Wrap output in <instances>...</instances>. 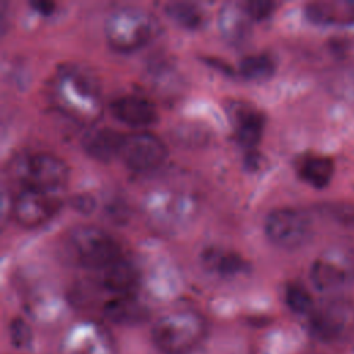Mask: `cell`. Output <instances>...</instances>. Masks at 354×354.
Returning a JSON list of instances; mask_svg holds the SVG:
<instances>
[{
	"instance_id": "1",
	"label": "cell",
	"mask_w": 354,
	"mask_h": 354,
	"mask_svg": "<svg viewBox=\"0 0 354 354\" xmlns=\"http://www.w3.org/2000/svg\"><path fill=\"white\" fill-rule=\"evenodd\" d=\"M108 44L118 51L137 50L160 32L159 19L148 10L124 6L111 11L104 24Z\"/></svg>"
},
{
	"instance_id": "2",
	"label": "cell",
	"mask_w": 354,
	"mask_h": 354,
	"mask_svg": "<svg viewBox=\"0 0 354 354\" xmlns=\"http://www.w3.org/2000/svg\"><path fill=\"white\" fill-rule=\"evenodd\" d=\"M206 333L205 319L194 311H177L159 318L152 328V340L165 354L195 350Z\"/></svg>"
},
{
	"instance_id": "3",
	"label": "cell",
	"mask_w": 354,
	"mask_h": 354,
	"mask_svg": "<svg viewBox=\"0 0 354 354\" xmlns=\"http://www.w3.org/2000/svg\"><path fill=\"white\" fill-rule=\"evenodd\" d=\"M58 102L72 115L94 119L100 112V88L97 80L80 69H66L57 77L54 87Z\"/></svg>"
},
{
	"instance_id": "4",
	"label": "cell",
	"mask_w": 354,
	"mask_h": 354,
	"mask_svg": "<svg viewBox=\"0 0 354 354\" xmlns=\"http://www.w3.org/2000/svg\"><path fill=\"white\" fill-rule=\"evenodd\" d=\"M68 245L76 261L100 271L120 259V246L105 230L94 225H77L68 236Z\"/></svg>"
},
{
	"instance_id": "5",
	"label": "cell",
	"mask_w": 354,
	"mask_h": 354,
	"mask_svg": "<svg viewBox=\"0 0 354 354\" xmlns=\"http://www.w3.org/2000/svg\"><path fill=\"white\" fill-rule=\"evenodd\" d=\"M264 231L270 242L282 249H297L306 245L313 235V223L308 214L293 207L271 210L264 220Z\"/></svg>"
},
{
	"instance_id": "6",
	"label": "cell",
	"mask_w": 354,
	"mask_h": 354,
	"mask_svg": "<svg viewBox=\"0 0 354 354\" xmlns=\"http://www.w3.org/2000/svg\"><path fill=\"white\" fill-rule=\"evenodd\" d=\"M22 187L55 192L68 180V166L57 155L37 152L24 156L15 167Z\"/></svg>"
},
{
	"instance_id": "7",
	"label": "cell",
	"mask_w": 354,
	"mask_h": 354,
	"mask_svg": "<svg viewBox=\"0 0 354 354\" xmlns=\"http://www.w3.org/2000/svg\"><path fill=\"white\" fill-rule=\"evenodd\" d=\"M313 285L321 292H336L354 281V250L330 248L318 256L310 270Z\"/></svg>"
},
{
	"instance_id": "8",
	"label": "cell",
	"mask_w": 354,
	"mask_h": 354,
	"mask_svg": "<svg viewBox=\"0 0 354 354\" xmlns=\"http://www.w3.org/2000/svg\"><path fill=\"white\" fill-rule=\"evenodd\" d=\"M354 328V306L340 297L329 299L310 314V330L322 342H337Z\"/></svg>"
},
{
	"instance_id": "9",
	"label": "cell",
	"mask_w": 354,
	"mask_h": 354,
	"mask_svg": "<svg viewBox=\"0 0 354 354\" xmlns=\"http://www.w3.org/2000/svg\"><path fill=\"white\" fill-rule=\"evenodd\" d=\"M119 156L133 170L145 171L155 169L166 156L165 142L149 131L123 134Z\"/></svg>"
},
{
	"instance_id": "10",
	"label": "cell",
	"mask_w": 354,
	"mask_h": 354,
	"mask_svg": "<svg viewBox=\"0 0 354 354\" xmlns=\"http://www.w3.org/2000/svg\"><path fill=\"white\" fill-rule=\"evenodd\" d=\"M54 192L22 187L11 201V214L18 224L32 228L46 223L58 209Z\"/></svg>"
},
{
	"instance_id": "11",
	"label": "cell",
	"mask_w": 354,
	"mask_h": 354,
	"mask_svg": "<svg viewBox=\"0 0 354 354\" xmlns=\"http://www.w3.org/2000/svg\"><path fill=\"white\" fill-rule=\"evenodd\" d=\"M61 354H115L111 335L97 324L75 325L64 337Z\"/></svg>"
},
{
	"instance_id": "12",
	"label": "cell",
	"mask_w": 354,
	"mask_h": 354,
	"mask_svg": "<svg viewBox=\"0 0 354 354\" xmlns=\"http://www.w3.org/2000/svg\"><path fill=\"white\" fill-rule=\"evenodd\" d=\"M109 109L118 120L134 127L152 124L158 119L155 104L149 98L138 94H123L113 98Z\"/></svg>"
},
{
	"instance_id": "13",
	"label": "cell",
	"mask_w": 354,
	"mask_h": 354,
	"mask_svg": "<svg viewBox=\"0 0 354 354\" xmlns=\"http://www.w3.org/2000/svg\"><path fill=\"white\" fill-rule=\"evenodd\" d=\"M217 25L224 40L232 46L243 44L252 35V18L243 3H224L218 10Z\"/></svg>"
},
{
	"instance_id": "14",
	"label": "cell",
	"mask_w": 354,
	"mask_h": 354,
	"mask_svg": "<svg viewBox=\"0 0 354 354\" xmlns=\"http://www.w3.org/2000/svg\"><path fill=\"white\" fill-rule=\"evenodd\" d=\"M97 272L100 274V285L115 296H130L138 283L136 267L123 257Z\"/></svg>"
},
{
	"instance_id": "15",
	"label": "cell",
	"mask_w": 354,
	"mask_h": 354,
	"mask_svg": "<svg viewBox=\"0 0 354 354\" xmlns=\"http://www.w3.org/2000/svg\"><path fill=\"white\" fill-rule=\"evenodd\" d=\"M123 134L109 129L97 127L88 130L82 138V147L86 153L98 160H109L119 155Z\"/></svg>"
},
{
	"instance_id": "16",
	"label": "cell",
	"mask_w": 354,
	"mask_h": 354,
	"mask_svg": "<svg viewBox=\"0 0 354 354\" xmlns=\"http://www.w3.org/2000/svg\"><path fill=\"white\" fill-rule=\"evenodd\" d=\"M202 264L220 277H236L249 270V263L236 252L224 248H207L202 252Z\"/></svg>"
},
{
	"instance_id": "17",
	"label": "cell",
	"mask_w": 354,
	"mask_h": 354,
	"mask_svg": "<svg viewBox=\"0 0 354 354\" xmlns=\"http://www.w3.org/2000/svg\"><path fill=\"white\" fill-rule=\"evenodd\" d=\"M235 137L245 148H253L261 138L264 116L256 109H241L235 116Z\"/></svg>"
},
{
	"instance_id": "18",
	"label": "cell",
	"mask_w": 354,
	"mask_h": 354,
	"mask_svg": "<svg viewBox=\"0 0 354 354\" xmlns=\"http://www.w3.org/2000/svg\"><path fill=\"white\" fill-rule=\"evenodd\" d=\"M335 165L328 156L313 155L307 156L299 165V176L314 188L326 187L333 176Z\"/></svg>"
},
{
	"instance_id": "19",
	"label": "cell",
	"mask_w": 354,
	"mask_h": 354,
	"mask_svg": "<svg viewBox=\"0 0 354 354\" xmlns=\"http://www.w3.org/2000/svg\"><path fill=\"white\" fill-rule=\"evenodd\" d=\"M104 314L116 324H137L145 318L147 310L131 295L115 296L104 306Z\"/></svg>"
},
{
	"instance_id": "20",
	"label": "cell",
	"mask_w": 354,
	"mask_h": 354,
	"mask_svg": "<svg viewBox=\"0 0 354 354\" xmlns=\"http://www.w3.org/2000/svg\"><path fill=\"white\" fill-rule=\"evenodd\" d=\"M275 61L267 53H254L248 54L241 58L238 64V69L245 79L261 82L270 79L275 72Z\"/></svg>"
},
{
	"instance_id": "21",
	"label": "cell",
	"mask_w": 354,
	"mask_h": 354,
	"mask_svg": "<svg viewBox=\"0 0 354 354\" xmlns=\"http://www.w3.org/2000/svg\"><path fill=\"white\" fill-rule=\"evenodd\" d=\"M166 14L187 29H196L203 24V12L195 3L170 1L165 6Z\"/></svg>"
},
{
	"instance_id": "22",
	"label": "cell",
	"mask_w": 354,
	"mask_h": 354,
	"mask_svg": "<svg viewBox=\"0 0 354 354\" xmlns=\"http://www.w3.org/2000/svg\"><path fill=\"white\" fill-rule=\"evenodd\" d=\"M285 303L296 314H311L314 303L310 293L297 283H289L285 288Z\"/></svg>"
},
{
	"instance_id": "23",
	"label": "cell",
	"mask_w": 354,
	"mask_h": 354,
	"mask_svg": "<svg viewBox=\"0 0 354 354\" xmlns=\"http://www.w3.org/2000/svg\"><path fill=\"white\" fill-rule=\"evenodd\" d=\"M10 342L17 348H25L32 342V330L22 318H14L8 326Z\"/></svg>"
},
{
	"instance_id": "24",
	"label": "cell",
	"mask_w": 354,
	"mask_h": 354,
	"mask_svg": "<svg viewBox=\"0 0 354 354\" xmlns=\"http://www.w3.org/2000/svg\"><path fill=\"white\" fill-rule=\"evenodd\" d=\"M243 6L246 12L252 18V21H263L268 18L277 7L274 1H268V0H250L243 3Z\"/></svg>"
},
{
	"instance_id": "25",
	"label": "cell",
	"mask_w": 354,
	"mask_h": 354,
	"mask_svg": "<svg viewBox=\"0 0 354 354\" xmlns=\"http://www.w3.org/2000/svg\"><path fill=\"white\" fill-rule=\"evenodd\" d=\"M328 212L337 220L339 223H343L346 225L354 224V207L350 205H333L328 207Z\"/></svg>"
},
{
	"instance_id": "26",
	"label": "cell",
	"mask_w": 354,
	"mask_h": 354,
	"mask_svg": "<svg viewBox=\"0 0 354 354\" xmlns=\"http://www.w3.org/2000/svg\"><path fill=\"white\" fill-rule=\"evenodd\" d=\"M30 6L39 14H43V15L51 14L54 11V8H55V4L53 1H47V0H35V1H30Z\"/></svg>"
},
{
	"instance_id": "27",
	"label": "cell",
	"mask_w": 354,
	"mask_h": 354,
	"mask_svg": "<svg viewBox=\"0 0 354 354\" xmlns=\"http://www.w3.org/2000/svg\"><path fill=\"white\" fill-rule=\"evenodd\" d=\"M75 207L77 209V210H88L90 212V209L93 207V199L90 198V196H76V199H75Z\"/></svg>"
},
{
	"instance_id": "28",
	"label": "cell",
	"mask_w": 354,
	"mask_h": 354,
	"mask_svg": "<svg viewBox=\"0 0 354 354\" xmlns=\"http://www.w3.org/2000/svg\"><path fill=\"white\" fill-rule=\"evenodd\" d=\"M181 354H199V353L195 351V350H192V351H187V353H181Z\"/></svg>"
}]
</instances>
